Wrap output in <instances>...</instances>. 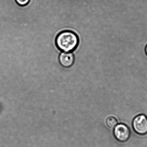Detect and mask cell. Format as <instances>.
<instances>
[{
    "label": "cell",
    "mask_w": 147,
    "mask_h": 147,
    "mask_svg": "<svg viewBox=\"0 0 147 147\" xmlns=\"http://www.w3.org/2000/svg\"><path fill=\"white\" fill-rule=\"evenodd\" d=\"M55 42L57 47L60 51L71 52L78 46L79 38L78 36L73 32L64 31L57 35Z\"/></svg>",
    "instance_id": "obj_1"
},
{
    "label": "cell",
    "mask_w": 147,
    "mask_h": 147,
    "mask_svg": "<svg viewBox=\"0 0 147 147\" xmlns=\"http://www.w3.org/2000/svg\"><path fill=\"white\" fill-rule=\"evenodd\" d=\"M134 131L138 135L144 136L147 134V117L140 114L136 117L132 121Z\"/></svg>",
    "instance_id": "obj_2"
},
{
    "label": "cell",
    "mask_w": 147,
    "mask_h": 147,
    "mask_svg": "<svg viewBox=\"0 0 147 147\" xmlns=\"http://www.w3.org/2000/svg\"><path fill=\"white\" fill-rule=\"evenodd\" d=\"M113 135L117 140L121 142H124L129 138L131 135L130 130L126 125L120 123L114 127Z\"/></svg>",
    "instance_id": "obj_3"
},
{
    "label": "cell",
    "mask_w": 147,
    "mask_h": 147,
    "mask_svg": "<svg viewBox=\"0 0 147 147\" xmlns=\"http://www.w3.org/2000/svg\"><path fill=\"white\" fill-rule=\"evenodd\" d=\"M59 60L60 64L63 67H70L74 62V56L71 52H62L59 55Z\"/></svg>",
    "instance_id": "obj_4"
},
{
    "label": "cell",
    "mask_w": 147,
    "mask_h": 147,
    "mask_svg": "<svg viewBox=\"0 0 147 147\" xmlns=\"http://www.w3.org/2000/svg\"><path fill=\"white\" fill-rule=\"evenodd\" d=\"M118 121L117 119L113 117H108L106 120V123L108 127L113 128L117 124Z\"/></svg>",
    "instance_id": "obj_5"
},
{
    "label": "cell",
    "mask_w": 147,
    "mask_h": 147,
    "mask_svg": "<svg viewBox=\"0 0 147 147\" xmlns=\"http://www.w3.org/2000/svg\"><path fill=\"white\" fill-rule=\"evenodd\" d=\"M16 3L20 6H25L30 3V0H15Z\"/></svg>",
    "instance_id": "obj_6"
},
{
    "label": "cell",
    "mask_w": 147,
    "mask_h": 147,
    "mask_svg": "<svg viewBox=\"0 0 147 147\" xmlns=\"http://www.w3.org/2000/svg\"><path fill=\"white\" fill-rule=\"evenodd\" d=\"M145 51H146V53L147 55V45L146 46V49H145Z\"/></svg>",
    "instance_id": "obj_7"
}]
</instances>
